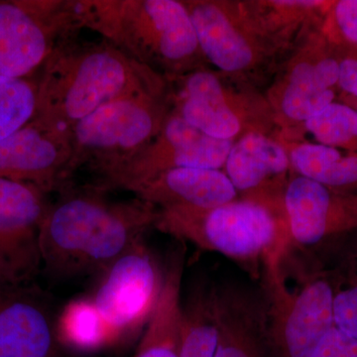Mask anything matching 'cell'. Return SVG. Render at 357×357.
Instances as JSON below:
<instances>
[{"label": "cell", "mask_w": 357, "mask_h": 357, "mask_svg": "<svg viewBox=\"0 0 357 357\" xmlns=\"http://www.w3.org/2000/svg\"><path fill=\"white\" fill-rule=\"evenodd\" d=\"M40 232L42 265L60 277L103 271L155 227L158 208L135 198L110 201L102 190H63Z\"/></svg>", "instance_id": "6da1fadb"}, {"label": "cell", "mask_w": 357, "mask_h": 357, "mask_svg": "<svg viewBox=\"0 0 357 357\" xmlns=\"http://www.w3.org/2000/svg\"><path fill=\"white\" fill-rule=\"evenodd\" d=\"M74 35L40 69L36 117L46 123L70 132L107 103L169 89L165 77L109 42H79Z\"/></svg>", "instance_id": "7a4b0ae2"}, {"label": "cell", "mask_w": 357, "mask_h": 357, "mask_svg": "<svg viewBox=\"0 0 357 357\" xmlns=\"http://www.w3.org/2000/svg\"><path fill=\"white\" fill-rule=\"evenodd\" d=\"M70 4L79 29L98 33L167 79L208 66L184 0H70Z\"/></svg>", "instance_id": "3957f363"}, {"label": "cell", "mask_w": 357, "mask_h": 357, "mask_svg": "<svg viewBox=\"0 0 357 357\" xmlns=\"http://www.w3.org/2000/svg\"><path fill=\"white\" fill-rule=\"evenodd\" d=\"M155 229L220 253L259 277L281 268L292 243L284 204L237 198L211 208H158Z\"/></svg>", "instance_id": "277c9868"}, {"label": "cell", "mask_w": 357, "mask_h": 357, "mask_svg": "<svg viewBox=\"0 0 357 357\" xmlns=\"http://www.w3.org/2000/svg\"><path fill=\"white\" fill-rule=\"evenodd\" d=\"M170 112V86L102 105L70 129L74 172L88 166L100 177L126 163L155 139Z\"/></svg>", "instance_id": "5b68a950"}, {"label": "cell", "mask_w": 357, "mask_h": 357, "mask_svg": "<svg viewBox=\"0 0 357 357\" xmlns=\"http://www.w3.org/2000/svg\"><path fill=\"white\" fill-rule=\"evenodd\" d=\"M171 112L211 137L236 141L250 132L274 134V114L255 86L204 68L168 79Z\"/></svg>", "instance_id": "8992f818"}, {"label": "cell", "mask_w": 357, "mask_h": 357, "mask_svg": "<svg viewBox=\"0 0 357 357\" xmlns=\"http://www.w3.org/2000/svg\"><path fill=\"white\" fill-rule=\"evenodd\" d=\"M206 64L236 83L256 79L278 68L283 53L257 24L246 1L184 0Z\"/></svg>", "instance_id": "52a82bcc"}, {"label": "cell", "mask_w": 357, "mask_h": 357, "mask_svg": "<svg viewBox=\"0 0 357 357\" xmlns=\"http://www.w3.org/2000/svg\"><path fill=\"white\" fill-rule=\"evenodd\" d=\"M337 46L324 30L297 45L278 70L265 96L281 139L299 140L305 123L337 102L340 89Z\"/></svg>", "instance_id": "ba28073f"}, {"label": "cell", "mask_w": 357, "mask_h": 357, "mask_svg": "<svg viewBox=\"0 0 357 357\" xmlns=\"http://www.w3.org/2000/svg\"><path fill=\"white\" fill-rule=\"evenodd\" d=\"M79 29L70 0H0V76L33 77Z\"/></svg>", "instance_id": "9c48e42d"}, {"label": "cell", "mask_w": 357, "mask_h": 357, "mask_svg": "<svg viewBox=\"0 0 357 357\" xmlns=\"http://www.w3.org/2000/svg\"><path fill=\"white\" fill-rule=\"evenodd\" d=\"M165 271L144 239L100 272L91 300L109 328L112 342L146 326L158 303Z\"/></svg>", "instance_id": "30bf717a"}, {"label": "cell", "mask_w": 357, "mask_h": 357, "mask_svg": "<svg viewBox=\"0 0 357 357\" xmlns=\"http://www.w3.org/2000/svg\"><path fill=\"white\" fill-rule=\"evenodd\" d=\"M264 277L270 347L278 357H310L335 326L332 282L328 276L316 277L293 293L286 287L281 269Z\"/></svg>", "instance_id": "8fae6325"}, {"label": "cell", "mask_w": 357, "mask_h": 357, "mask_svg": "<svg viewBox=\"0 0 357 357\" xmlns=\"http://www.w3.org/2000/svg\"><path fill=\"white\" fill-rule=\"evenodd\" d=\"M236 141L211 137L173 112L158 135L126 163L98 177L102 191L126 190L148 178L181 168L222 170Z\"/></svg>", "instance_id": "7c38bea8"}, {"label": "cell", "mask_w": 357, "mask_h": 357, "mask_svg": "<svg viewBox=\"0 0 357 357\" xmlns=\"http://www.w3.org/2000/svg\"><path fill=\"white\" fill-rule=\"evenodd\" d=\"M47 192L0 178V280L30 283L42 266L40 232L50 208Z\"/></svg>", "instance_id": "4fadbf2b"}, {"label": "cell", "mask_w": 357, "mask_h": 357, "mask_svg": "<svg viewBox=\"0 0 357 357\" xmlns=\"http://www.w3.org/2000/svg\"><path fill=\"white\" fill-rule=\"evenodd\" d=\"M73 173L70 132L38 117L0 141V178L28 183L49 194L66 189Z\"/></svg>", "instance_id": "5bb4252c"}, {"label": "cell", "mask_w": 357, "mask_h": 357, "mask_svg": "<svg viewBox=\"0 0 357 357\" xmlns=\"http://www.w3.org/2000/svg\"><path fill=\"white\" fill-rule=\"evenodd\" d=\"M283 199L292 243L314 246L357 234V192L337 191L295 174Z\"/></svg>", "instance_id": "9a60e30c"}, {"label": "cell", "mask_w": 357, "mask_h": 357, "mask_svg": "<svg viewBox=\"0 0 357 357\" xmlns=\"http://www.w3.org/2000/svg\"><path fill=\"white\" fill-rule=\"evenodd\" d=\"M34 282L0 280V357H55L57 319Z\"/></svg>", "instance_id": "2e32d148"}, {"label": "cell", "mask_w": 357, "mask_h": 357, "mask_svg": "<svg viewBox=\"0 0 357 357\" xmlns=\"http://www.w3.org/2000/svg\"><path fill=\"white\" fill-rule=\"evenodd\" d=\"M223 171L239 198L284 204L294 172L285 147L273 134L250 132L236 140Z\"/></svg>", "instance_id": "e0dca14e"}, {"label": "cell", "mask_w": 357, "mask_h": 357, "mask_svg": "<svg viewBox=\"0 0 357 357\" xmlns=\"http://www.w3.org/2000/svg\"><path fill=\"white\" fill-rule=\"evenodd\" d=\"M128 191L157 208H211L239 198L225 171L215 169H174L138 183Z\"/></svg>", "instance_id": "ac0fdd59"}, {"label": "cell", "mask_w": 357, "mask_h": 357, "mask_svg": "<svg viewBox=\"0 0 357 357\" xmlns=\"http://www.w3.org/2000/svg\"><path fill=\"white\" fill-rule=\"evenodd\" d=\"M218 342L215 357H262L269 345L267 309L238 290H217Z\"/></svg>", "instance_id": "d6986e66"}, {"label": "cell", "mask_w": 357, "mask_h": 357, "mask_svg": "<svg viewBox=\"0 0 357 357\" xmlns=\"http://www.w3.org/2000/svg\"><path fill=\"white\" fill-rule=\"evenodd\" d=\"M333 3L326 0L246 1L260 29L286 57L307 35L324 28Z\"/></svg>", "instance_id": "ffe728a7"}, {"label": "cell", "mask_w": 357, "mask_h": 357, "mask_svg": "<svg viewBox=\"0 0 357 357\" xmlns=\"http://www.w3.org/2000/svg\"><path fill=\"white\" fill-rule=\"evenodd\" d=\"M183 262L182 250H178L167 265L163 288L145 326L136 357H180Z\"/></svg>", "instance_id": "44dd1931"}, {"label": "cell", "mask_w": 357, "mask_h": 357, "mask_svg": "<svg viewBox=\"0 0 357 357\" xmlns=\"http://www.w3.org/2000/svg\"><path fill=\"white\" fill-rule=\"evenodd\" d=\"M276 138L285 147L295 174L337 191L357 192L356 152L309 141Z\"/></svg>", "instance_id": "7402d4cb"}, {"label": "cell", "mask_w": 357, "mask_h": 357, "mask_svg": "<svg viewBox=\"0 0 357 357\" xmlns=\"http://www.w3.org/2000/svg\"><path fill=\"white\" fill-rule=\"evenodd\" d=\"M218 342L217 290L197 288L183 306L180 357H215Z\"/></svg>", "instance_id": "603a6c76"}, {"label": "cell", "mask_w": 357, "mask_h": 357, "mask_svg": "<svg viewBox=\"0 0 357 357\" xmlns=\"http://www.w3.org/2000/svg\"><path fill=\"white\" fill-rule=\"evenodd\" d=\"M57 335L59 342L81 351L112 344L109 328L91 298L73 301L65 307L57 319Z\"/></svg>", "instance_id": "cb8c5ba5"}, {"label": "cell", "mask_w": 357, "mask_h": 357, "mask_svg": "<svg viewBox=\"0 0 357 357\" xmlns=\"http://www.w3.org/2000/svg\"><path fill=\"white\" fill-rule=\"evenodd\" d=\"M38 109V79L0 76V141L35 119Z\"/></svg>", "instance_id": "d4e9b609"}, {"label": "cell", "mask_w": 357, "mask_h": 357, "mask_svg": "<svg viewBox=\"0 0 357 357\" xmlns=\"http://www.w3.org/2000/svg\"><path fill=\"white\" fill-rule=\"evenodd\" d=\"M328 278L333 289L335 325L357 340V238L344 249Z\"/></svg>", "instance_id": "484cf974"}, {"label": "cell", "mask_w": 357, "mask_h": 357, "mask_svg": "<svg viewBox=\"0 0 357 357\" xmlns=\"http://www.w3.org/2000/svg\"><path fill=\"white\" fill-rule=\"evenodd\" d=\"M303 130L319 144L357 153V112L338 100L306 122Z\"/></svg>", "instance_id": "4316f807"}, {"label": "cell", "mask_w": 357, "mask_h": 357, "mask_svg": "<svg viewBox=\"0 0 357 357\" xmlns=\"http://www.w3.org/2000/svg\"><path fill=\"white\" fill-rule=\"evenodd\" d=\"M324 30L333 41L357 47V0L333 1Z\"/></svg>", "instance_id": "83f0119b"}, {"label": "cell", "mask_w": 357, "mask_h": 357, "mask_svg": "<svg viewBox=\"0 0 357 357\" xmlns=\"http://www.w3.org/2000/svg\"><path fill=\"white\" fill-rule=\"evenodd\" d=\"M340 61L338 89L340 93L357 98V47L333 41Z\"/></svg>", "instance_id": "f1b7e54d"}, {"label": "cell", "mask_w": 357, "mask_h": 357, "mask_svg": "<svg viewBox=\"0 0 357 357\" xmlns=\"http://www.w3.org/2000/svg\"><path fill=\"white\" fill-rule=\"evenodd\" d=\"M310 357H357V340L333 326Z\"/></svg>", "instance_id": "f546056e"}, {"label": "cell", "mask_w": 357, "mask_h": 357, "mask_svg": "<svg viewBox=\"0 0 357 357\" xmlns=\"http://www.w3.org/2000/svg\"><path fill=\"white\" fill-rule=\"evenodd\" d=\"M337 100L338 102L344 103V105H349V107H351V109L357 112V98L347 95V93H340Z\"/></svg>", "instance_id": "4dcf8cb0"}]
</instances>
